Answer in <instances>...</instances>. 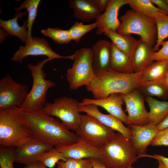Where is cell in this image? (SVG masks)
I'll return each instance as SVG.
<instances>
[{
    "label": "cell",
    "instance_id": "obj_1",
    "mask_svg": "<svg viewBox=\"0 0 168 168\" xmlns=\"http://www.w3.org/2000/svg\"><path fill=\"white\" fill-rule=\"evenodd\" d=\"M22 112L34 137L54 147L71 144L78 141L76 133L42 109Z\"/></svg>",
    "mask_w": 168,
    "mask_h": 168
},
{
    "label": "cell",
    "instance_id": "obj_2",
    "mask_svg": "<svg viewBox=\"0 0 168 168\" xmlns=\"http://www.w3.org/2000/svg\"><path fill=\"white\" fill-rule=\"evenodd\" d=\"M144 82L142 71L124 73L109 70L96 74L86 87L94 99H100L114 93L127 94L137 89Z\"/></svg>",
    "mask_w": 168,
    "mask_h": 168
},
{
    "label": "cell",
    "instance_id": "obj_3",
    "mask_svg": "<svg viewBox=\"0 0 168 168\" xmlns=\"http://www.w3.org/2000/svg\"><path fill=\"white\" fill-rule=\"evenodd\" d=\"M34 136L20 108H0V145L16 147Z\"/></svg>",
    "mask_w": 168,
    "mask_h": 168
},
{
    "label": "cell",
    "instance_id": "obj_4",
    "mask_svg": "<svg viewBox=\"0 0 168 168\" xmlns=\"http://www.w3.org/2000/svg\"><path fill=\"white\" fill-rule=\"evenodd\" d=\"M100 161L108 168H129L138 158L130 140L117 132L100 148Z\"/></svg>",
    "mask_w": 168,
    "mask_h": 168
},
{
    "label": "cell",
    "instance_id": "obj_5",
    "mask_svg": "<svg viewBox=\"0 0 168 168\" xmlns=\"http://www.w3.org/2000/svg\"><path fill=\"white\" fill-rule=\"evenodd\" d=\"M51 60L47 58L35 65L31 63L27 65L32 77L33 83L26 100L20 107L22 110L42 109L46 103L48 90L56 85L54 81L46 79L47 74L43 69L44 65Z\"/></svg>",
    "mask_w": 168,
    "mask_h": 168
},
{
    "label": "cell",
    "instance_id": "obj_6",
    "mask_svg": "<svg viewBox=\"0 0 168 168\" xmlns=\"http://www.w3.org/2000/svg\"><path fill=\"white\" fill-rule=\"evenodd\" d=\"M120 24L117 32L121 34H135L154 46L157 39V29L153 19L133 9L127 11L120 17Z\"/></svg>",
    "mask_w": 168,
    "mask_h": 168
},
{
    "label": "cell",
    "instance_id": "obj_7",
    "mask_svg": "<svg viewBox=\"0 0 168 168\" xmlns=\"http://www.w3.org/2000/svg\"><path fill=\"white\" fill-rule=\"evenodd\" d=\"M72 67L68 68L66 79L71 90H76L88 85L95 77L92 67V54L91 48H82L74 52Z\"/></svg>",
    "mask_w": 168,
    "mask_h": 168
},
{
    "label": "cell",
    "instance_id": "obj_8",
    "mask_svg": "<svg viewBox=\"0 0 168 168\" xmlns=\"http://www.w3.org/2000/svg\"><path fill=\"white\" fill-rule=\"evenodd\" d=\"M79 138L100 149L116 135L115 131L89 114H81L80 123L75 131Z\"/></svg>",
    "mask_w": 168,
    "mask_h": 168
},
{
    "label": "cell",
    "instance_id": "obj_9",
    "mask_svg": "<svg viewBox=\"0 0 168 168\" xmlns=\"http://www.w3.org/2000/svg\"><path fill=\"white\" fill-rule=\"evenodd\" d=\"M78 104L75 99L62 96L53 102H46L42 109L48 115L57 118L68 129L75 131L81 119Z\"/></svg>",
    "mask_w": 168,
    "mask_h": 168
},
{
    "label": "cell",
    "instance_id": "obj_10",
    "mask_svg": "<svg viewBox=\"0 0 168 168\" xmlns=\"http://www.w3.org/2000/svg\"><path fill=\"white\" fill-rule=\"evenodd\" d=\"M29 92L26 84L17 82L7 73L0 80V108L13 106L20 108Z\"/></svg>",
    "mask_w": 168,
    "mask_h": 168
},
{
    "label": "cell",
    "instance_id": "obj_11",
    "mask_svg": "<svg viewBox=\"0 0 168 168\" xmlns=\"http://www.w3.org/2000/svg\"><path fill=\"white\" fill-rule=\"evenodd\" d=\"M44 55L51 60L64 58L73 60L75 54L69 56L60 55L54 51L47 41L43 38L32 37L24 46H21L11 58L13 61L21 63L24 58L30 56Z\"/></svg>",
    "mask_w": 168,
    "mask_h": 168
},
{
    "label": "cell",
    "instance_id": "obj_12",
    "mask_svg": "<svg viewBox=\"0 0 168 168\" xmlns=\"http://www.w3.org/2000/svg\"><path fill=\"white\" fill-rule=\"evenodd\" d=\"M122 96L128 113L127 125L148 124V112L145 106L143 97L139 91L136 89Z\"/></svg>",
    "mask_w": 168,
    "mask_h": 168
},
{
    "label": "cell",
    "instance_id": "obj_13",
    "mask_svg": "<svg viewBox=\"0 0 168 168\" xmlns=\"http://www.w3.org/2000/svg\"><path fill=\"white\" fill-rule=\"evenodd\" d=\"M54 147L33 137L24 144L15 147V162L25 165L39 161L45 153Z\"/></svg>",
    "mask_w": 168,
    "mask_h": 168
},
{
    "label": "cell",
    "instance_id": "obj_14",
    "mask_svg": "<svg viewBox=\"0 0 168 168\" xmlns=\"http://www.w3.org/2000/svg\"><path fill=\"white\" fill-rule=\"evenodd\" d=\"M131 132L130 140L138 157L146 155L148 146L151 144L157 133L156 126L147 124L138 125L129 124Z\"/></svg>",
    "mask_w": 168,
    "mask_h": 168
},
{
    "label": "cell",
    "instance_id": "obj_15",
    "mask_svg": "<svg viewBox=\"0 0 168 168\" xmlns=\"http://www.w3.org/2000/svg\"><path fill=\"white\" fill-rule=\"evenodd\" d=\"M129 0H109L105 10L96 19L99 24L96 32L97 35L103 34L105 30L116 32L120 24L118 17L120 8L129 4Z\"/></svg>",
    "mask_w": 168,
    "mask_h": 168
},
{
    "label": "cell",
    "instance_id": "obj_16",
    "mask_svg": "<svg viewBox=\"0 0 168 168\" xmlns=\"http://www.w3.org/2000/svg\"><path fill=\"white\" fill-rule=\"evenodd\" d=\"M124 103L122 94L114 93L102 99L85 98L81 102H79L78 106L93 104L101 107L110 114L127 125L128 115L124 113L122 108V105Z\"/></svg>",
    "mask_w": 168,
    "mask_h": 168
},
{
    "label": "cell",
    "instance_id": "obj_17",
    "mask_svg": "<svg viewBox=\"0 0 168 168\" xmlns=\"http://www.w3.org/2000/svg\"><path fill=\"white\" fill-rule=\"evenodd\" d=\"M55 147L66 158L82 159L94 158L100 160L101 158L100 149L79 138L78 141L73 144Z\"/></svg>",
    "mask_w": 168,
    "mask_h": 168
},
{
    "label": "cell",
    "instance_id": "obj_18",
    "mask_svg": "<svg viewBox=\"0 0 168 168\" xmlns=\"http://www.w3.org/2000/svg\"><path fill=\"white\" fill-rule=\"evenodd\" d=\"M98 107L93 104L78 106V110L80 112H83L94 116L105 126L117 131L130 140L131 132L129 128L125 126L123 122L114 116L102 113Z\"/></svg>",
    "mask_w": 168,
    "mask_h": 168
},
{
    "label": "cell",
    "instance_id": "obj_19",
    "mask_svg": "<svg viewBox=\"0 0 168 168\" xmlns=\"http://www.w3.org/2000/svg\"><path fill=\"white\" fill-rule=\"evenodd\" d=\"M92 67L95 74L110 70L112 43L105 40L98 41L92 46Z\"/></svg>",
    "mask_w": 168,
    "mask_h": 168
},
{
    "label": "cell",
    "instance_id": "obj_20",
    "mask_svg": "<svg viewBox=\"0 0 168 168\" xmlns=\"http://www.w3.org/2000/svg\"><path fill=\"white\" fill-rule=\"evenodd\" d=\"M153 46L142 40L137 44L130 57L134 72L142 71L153 62L152 58L156 52Z\"/></svg>",
    "mask_w": 168,
    "mask_h": 168
},
{
    "label": "cell",
    "instance_id": "obj_21",
    "mask_svg": "<svg viewBox=\"0 0 168 168\" xmlns=\"http://www.w3.org/2000/svg\"><path fill=\"white\" fill-rule=\"evenodd\" d=\"M69 2L74 16L83 22L96 19L101 14L94 0H70Z\"/></svg>",
    "mask_w": 168,
    "mask_h": 168
},
{
    "label": "cell",
    "instance_id": "obj_22",
    "mask_svg": "<svg viewBox=\"0 0 168 168\" xmlns=\"http://www.w3.org/2000/svg\"><path fill=\"white\" fill-rule=\"evenodd\" d=\"M19 12L14 15V17L7 20L0 19V26L9 35L16 36L19 39L23 42H26L28 37V27L27 21L24 20L23 24L20 26L18 23L19 18L22 17L27 13Z\"/></svg>",
    "mask_w": 168,
    "mask_h": 168
},
{
    "label": "cell",
    "instance_id": "obj_23",
    "mask_svg": "<svg viewBox=\"0 0 168 168\" xmlns=\"http://www.w3.org/2000/svg\"><path fill=\"white\" fill-rule=\"evenodd\" d=\"M103 34L109 38L111 42L129 58L135 49L138 40L131 35L121 34L117 31L105 30Z\"/></svg>",
    "mask_w": 168,
    "mask_h": 168
},
{
    "label": "cell",
    "instance_id": "obj_24",
    "mask_svg": "<svg viewBox=\"0 0 168 168\" xmlns=\"http://www.w3.org/2000/svg\"><path fill=\"white\" fill-rule=\"evenodd\" d=\"M145 100L150 110L148 124L156 126L168 114V101L159 100L150 96H146Z\"/></svg>",
    "mask_w": 168,
    "mask_h": 168
},
{
    "label": "cell",
    "instance_id": "obj_25",
    "mask_svg": "<svg viewBox=\"0 0 168 168\" xmlns=\"http://www.w3.org/2000/svg\"><path fill=\"white\" fill-rule=\"evenodd\" d=\"M153 62L142 71V77L144 82L162 81L168 70V59Z\"/></svg>",
    "mask_w": 168,
    "mask_h": 168
},
{
    "label": "cell",
    "instance_id": "obj_26",
    "mask_svg": "<svg viewBox=\"0 0 168 168\" xmlns=\"http://www.w3.org/2000/svg\"><path fill=\"white\" fill-rule=\"evenodd\" d=\"M110 70L124 73L134 72L130 58L112 43Z\"/></svg>",
    "mask_w": 168,
    "mask_h": 168
},
{
    "label": "cell",
    "instance_id": "obj_27",
    "mask_svg": "<svg viewBox=\"0 0 168 168\" xmlns=\"http://www.w3.org/2000/svg\"><path fill=\"white\" fill-rule=\"evenodd\" d=\"M137 89L146 96H156L164 100L168 98V87L162 80L144 82Z\"/></svg>",
    "mask_w": 168,
    "mask_h": 168
},
{
    "label": "cell",
    "instance_id": "obj_28",
    "mask_svg": "<svg viewBox=\"0 0 168 168\" xmlns=\"http://www.w3.org/2000/svg\"><path fill=\"white\" fill-rule=\"evenodd\" d=\"M41 2L40 0H25L18 7L15 8L17 12L26 9L28 12V19L27 21L28 27V37L25 44L28 42L32 38L31 31L33 24L37 16V10ZM20 12V11H19Z\"/></svg>",
    "mask_w": 168,
    "mask_h": 168
},
{
    "label": "cell",
    "instance_id": "obj_29",
    "mask_svg": "<svg viewBox=\"0 0 168 168\" xmlns=\"http://www.w3.org/2000/svg\"><path fill=\"white\" fill-rule=\"evenodd\" d=\"M157 29V39L154 49L155 52L159 49L162 43L168 37V15L158 12L154 19Z\"/></svg>",
    "mask_w": 168,
    "mask_h": 168
},
{
    "label": "cell",
    "instance_id": "obj_30",
    "mask_svg": "<svg viewBox=\"0 0 168 168\" xmlns=\"http://www.w3.org/2000/svg\"><path fill=\"white\" fill-rule=\"evenodd\" d=\"M128 5L133 10L153 19L157 12H162L150 0H129Z\"/></svg>",
    "mask_w": 168,
    "mask_h": 168
},
{
    "label": "cell",
    "instance_id": "obj_31",
    "mask_svg": "<svg viewBox=\"0 0 168 168\" xmlns=\"http://www.w3.org/2000/svg\"><path fill=\"white\" fill-rule=\"evenodd\" d=\"M98 26L96 21L87 25L84 24L81 22H75L68 30L71 40L79 42L84 35L91 30L97 28Z\"/></svg>",
    "mask_w": 168,
    "mask_h": 168
},
{
    "label": "cell",
    "instance_id": "obj_32",
    "mask_svg": "<svg viewBox=\"0 0 168 168\" xmlns=\"http://www.w3.org/2000/svg\"><path fill=\"white\" fill-rule=\"evenodd\" d=\"M41 32L44 35L52 39L58 44H68L71 40L68 30H64L58 28H49L46 29H42Z\"/></svg>",
    "mask_w": 168,
    "mask_h": 168
},
{
    "label": "cell",
    "instance_id": "obj_33",
    "mask_svg": "<svg viewBox=\"0 0 168 168\" xmlns=\"http://www.w3.org/2000/svg\"><path fill=\"white\" fill-rule=\"evenodd\" d=\"M63 154L55 147L45 153L39 161L49 168H53L60 161L66 159Z\"/></svg>",
    "mask_w": 168,
    "mask_h": 168
},
{
    "label": "cell",
    "instance_id": "obj_34",
    "mask_svg": "<svg viewBox=\"0 0 168 168\" xmlns=\"http://www.w3.org/2000/svg\"><path fill=\"white\" fill-rule=\"evenodd\" d=\"M15 147H0V168H14Z\"/></svg>",
    "mask_w": 168,
    "mask_h": 168
},
{
    "label": "cell",
    "instance_id": "obj_35",
    "mask_svg": "<svg viewBox=\"0 0 168 168\" xmlns=\"http://www.w3.org/2000/svg\"><path fill=\"white\" fill-rule=\"evenodd\" d=\"M90 158L77 159L67 158L65 161H60L57 163V168H92Z\"/></svg>",
    "mask_w": 168,
    "mask_h": 168
},
{
    "label": "cell",
    "instance_id": "obj_36",
    "mask_svg": "<svg viewBox=\"0 0 168 168\" xmlns=\"http://www.w3.org/2000/svg\"><path fill=\"white\" fill-rule=\"evenodd\" d=\"M151 144L153 146H168V128L158 131Z\"/></svg>",
    "mask_w": 168,
    "mask_h": 168
},
{
    "label": "cell",
    "instance_id": "obj_37",
    "mask_svg": "<svg viewBox=\"0 0 168 168\" xmlns=\"http://www.w3.org/2000/svg\"><path fill=\"white\" fill-rule=\"evenodd\" d=\"M161 46V49L154 54L152 58L153 61L168 59V40L163 41Z\"/></svg>",
    "mask_w": 168,
    "mask_h": 168
},
{
    "label": "cell",
    "instance_id": "obj_38",
    "mask_svg": "<svg viewBox=\"0 0 168 168\" xmlns=\"http://www.w3.org/2000/svg\"><path fill=\"white\" fill-rule=\"evenodd\" d=\"M164 14L168 15V3L166 0H150Z\"/></svg>",
    "mask_w": 168,
    "mask_h": 168
},
{
    "label": "cell",
    "instance_id": "obj_39",
    "mask_svg": "<svg viewBox=\"0 0 168 168\" xmlns=\"http://www.w3.org/2000/svg\"><path fill=\"white\" fill-rule=\"evenodd\" d=\"M144 156L149 157L156 159L161 162L164 164L165 168H168V158L161 155L154 154L153 155H146Z\"/></svg>",
    "mask_w": 168,
    "mask_h": 168
},
{
    "label": "cell",
    "instance_id": "obj_40",
    "mask_svg": "<svg viewBox=\"0 0 168 168\" xmlns=\"http://www.w3.org/2000/svg\"><path fill=\"white\" fill-rule=\"evenodd\" d=\"M100 12H104L107 8L109 0H94Z\"/></svg>",
    "mask_w": 168,
    "mask_h": 168
},
{
    "label": "cell",
    "instance_id": "obj_41",
    "mask_svg": "<svg viewBox=\"0 0 168 168\" xmlns=\"http://www.w3.org/2000/svg\"><path fill=\"white\" fill-rule=\"evenodd\" d=\"M157 131H159L168 128V114L159 124L156 126Z\"/></svg>",
    "mask_w": 168,
    "mask_h": 168
},
{
    "label": "cell",
    "instance_id": "obj_42",
    "mask_svg": "<svg viewBox=\"0 0 168 168\" xmlns=\"http://www.w3.org/2000/svg\"><path fill=\"white\" fill-rule=\"evenodd\" d=\"M90 159L92 162V168H108L100 160L94 158Z\"/></svg>",
    "mask_w": 168,
    "mask_h": 168
},
{
    "label": "cell",
    "instance_id": "obj_43",
    "mask_svg": "<svg viewBox=\"0 0 168 168\" xmlns=\"http://www.w3.org/2000/svg\"><path fill=\"white\" fill-rule=\"evenodd\" d=\"M23 168H48L42 163L38 161L31 164L25 165Z\"/></svg>",
    "mask_w": 168,
    "mask_h": 168
},
{
    "label": "cell",
    "instance_id": "obj_44",
    "mask_svg": "<svg viewBox=\"0 0 168 168\" xmlns=\"http://www.w3.org/2000/svg\"><path fill=\"white\" fill-rule=\"evenodd\" d=\"M9 35L6 31L2 27L0 28V43H3L7 37Z\"/></svg>",
    "mask_w": 168,
    "mask_h": 168
},
{
    "label": "cell",
    "instance_id": "obj_45",
    "mask_svg": "<svg viewBox=\"0 0 168 168\" xmlns=\"http://www.w3.org/2000/svg\"><path fill=\"white\" fill-rule=\"evenodd\" d=\"M162 81L168 87V76H166Z\"/></svg>",
    "mask_w": 168,
    "mask_h": 168
},
{
    "label": "cell",
    "instance_id": "obj_46",
    "mask_svg": "<svg viewBox=\"0 0 168 168\" xmlns=\"http://www.w3.org/2000/svg\"><path fill=\"white\" fill-rule=\"evenodd\" d=\"M158 168H165L163 164L161 161H158ZM129 168H134L133 167Z\"/></svg>",
    "mask_w": 168,
    "mask_h": 168
},
{
    "label": "cell",
    "instance_id": "obj_47",
    "mask_svg": "<svg viewBox=\"0 0 168 168\" xmlns=\"http://www.w3.org/2000/svg\"><path fill=\"white\" fill-rule=\"evenodd\" d=\"M166 76H168V71H167V74H166Z\"/></svg>",
    "mask_w": 168,
    "mask_h": 168
},
{
    "label": "cell",
    "instance_id": "obj_48",
    "mask_svg": "<svg viewBox=\"0 0 168 168\" xmlns=\"http://www.w3.org/2000/svg\"><path fill=\"white\" fill-rule=\"evenodd\" d=\"M166 1L168 3V0H166Z\"/></svg>",
    "mask_w": 168,
    "mask_h": 168
}]
</instances>
